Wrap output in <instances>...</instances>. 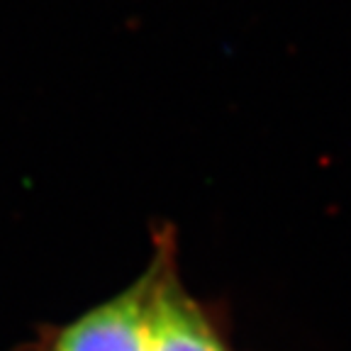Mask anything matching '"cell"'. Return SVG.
Instances as JSON below:
<instances>
[{"label":"cell","instance_id":"6da1fadb","mask_svg":"<svg viewBox=\"0 0 351 351\" xmlns=\"http://www.w3.org/2000/svg\"><path fill=\"white\" fill-rule=\"evenodd\" d=\"M154 269L59 329L49 351H147Z\"/></svg>","mask_w":351,"mask_h":351},{"label":"cell","instance_id":"7a4b0ae2","mask_svg":"<svg viewBox=\"0 0 351 351\" xmlns=\"http://www.w3.org/2000/svg\"><path fill=\"white\" fill-rule=\"evenodd\" d=\"M147 319V351H230L173 271V254L159 249Z\"/></svg>","mask_w":351,"mask_h":351}]
</instances>
